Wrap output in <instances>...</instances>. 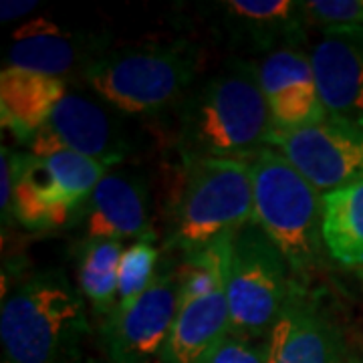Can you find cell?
Instances as JSON below:
<instances>
[{
  "label": "cell",
  "instance_id": "ac0fdd59",
  "mask_svg": "<svg viewBox=\"0 0 363 363\" xmlns=\"http://www.w3.org/2000/svg\"><path fill=\"white\" fill-rule=\"evenodd\" d=\"M230 337L226 289L182 305L160 363H208Z\"/></svg>",
  "mask_w": 363,
  "mask_h": 363
},
{
  "label": "cell",
  "instance_id": "d6986e66",
  "mask_svg": "<svg viewBox=\"0 0 363 363\" xmlns=\"http://www.w3.org/2000/svg\"><path fill=\"white\" fill-rule=\"evenodd\" d=\"M323 247L331 259L347 267H363V180L323 194Z\"/></svg>",
  "mask_w": 363,
  "mask_h": 363
},
{
  "label": "cell",
  "instance_id": "d4e9b609",
  "mask_svg": "<svg viewBox=\"0 0 363 363\" xmlns=\"http://www.w3.org/2000/svg\"><path fill=\"white\" fill-rule=\"evenodd\" d=\"M23 154H14L13 150L2 147L0 157V210H2V224L13 216L14 218V188H16V174Z\"/></svg>",
  "mask_w": 363,
  "mask_h": 363
},
{
  "label": "cell",
  "instance_id": "cb8c5ba5",
  "mask_svg": "<svg viewBox=\"0 0 363 363\" xmlns=\"http://www.w3.org/2000/svg\"><path fill=\"white\" fill-rule=\"evenodd\" d=\"M267 347L264 341L230 337L222 343L208 363H264Z\"/></svg>",
  "mask_w": 363,
  "mask_h": 363
},
{
  "label": "cell",
  "instance_id": "5bb4252c",
  "mask_svg": "<svg viewBox=\"0 0 363 363\" xmlns=\"http://www.w3.org/2000/svg\"><path fill=\"white\" fill-rule=\"evenodd\" d=\"M309 57L327 116L363 128V37L325 35Z\"/></svg>",
  "mask_w": 363,
  "mask_h": 363
},
{
  "label": "cell",
  "instance_id": "7402d4cb",
  "mask_svg": "<svg viewBox=\"0 0 363 363\" xmlns=\"http://www.w3.org/2000/svg\"><path fill=\"white\" fill-rule=\"evenodd\" d=\"M160 250L154 240H135L123 250L119 264L117 305L113 311H123L133 305L152 286L157 277Z\"/></svg>",
  "mask_w": 363,
  "mask_h": 363
},
{
  "label": "cell",
  "instance_id": "4316f807",
  "mask_svg": "<svg viewBox=\"0 0 363 363\" xmlns=\"http://www.w3.org/2000/svg\"><path fill=\"white\" fill-rule=\"evenodd\" d=\"M347 363H363V355H359V353H351L350 362Z\"/></svg>",
  "mask_w": 363,
  "mask_h": 363
},
{
  "label": "cell",
  "instance_id": "30bf717a",
  "mask_svg": "<svg viewBox=\"0 0 363 363\" xmlns=\"http://www.w3.org/2000/svg\"><path fill=\"white\" fill-rule=\"evenodd\" d=\"M264 347V363H347L351 357L335 317L301 285L293 289Z\"/></svg>",
  "mask_w": 363,
  "mask_h": 363
},
{
  "label": "cell",
  "instance_id": "52a82bcc",
  "mask_svg": "<svg viewBox=\"0 0 363 363\" xmlns=\"http://www.w3.org/2000/svg\"><path fill=\"white\" fill-rule=\"evenodd\" d=\"M111 166L77 156L23 154L14 188V218L28 230H57L83 212Z\"/></svg>",
  "mask_w": 363,
  "mask_h": 363
},
{
  "label": "cell",
  "instance_id": "6da1fadb",
  "mask_svg": "<svg viewBox=\"0 0 363 363\" xmlns=\"http://www.w3.org/2000/svg\"><path fill=\"white\" fill-rule=\"evenodd\" d=\"M272 119L259 65L230 59L182 101L180 152L190 160L250 162L269 147Z\"/></svg>",
  "mask_w": 363,
  "mask_h": 363
},
{
  "label": "cell",
  "instance_id": "9c48e42d",
  "mask_svg": "<svg viewBox=\"0 0 363 363\" xmlns=\"http://www.w3.org/2000/svg\"><path fill=\"white\" fill-rule=\"evenodd\" d=\"M180 307V271L164 269L133 305L107 317L104 343L109 363H154L160 359Z\"/></svg>",
  "mask_w": 363,
  "mask_h": 363
},
{
  "label": "cell",
  "instance_id": "e0dca14e",
  "mask_svg": "<svg viewBox=\"0 0 363 363\" xmlns=\"http://www.w3.org/2000/svg\"><path fill=\"white\" fill-rule=\"evenodd\" d=\"M65 95V79L4 67L0 73L2 128L28 145Z\"/></svg>",
  "mask_w": 363,
  "mask_h": 363
},
{
  "label": "cell",
  "instance_id": "7c38bea8",
  "mask_svg": "<svg viewBox=\"0 0 363 363\" xmlns=\"http://www.w3.org/2000/svg\"><path fill=\"white\" fill-rule=\"evenodd\" d=\"M214 13L226 40L250 52L298 49L311 25L305 2L295 0H224Z\"/></svg>",
  "mask_w": 363,
  "mask_h": 363
},
{
  "label": "cell",
  "instance_id": "8992f818",
  "mask_svg": "<svg viewBox=\"0 0 363 363\" xmlns=\"http://www.w3.org/2000/svg\"><path fill=\"white\" fill-rule=\"evenodd\" d=\"M295 285L291 264L264 230L250 220L233 238L226 298L233 337L264 341Z\"/></svg>",
  "mask_w": 363,
  "mask_h": 363
},
{
  "label": "cell",
  "instance_id": "5b68a950",
  "mask_svg": "<svg viewBox=\"0 0 363 363\" xmlns=\"http://www.w3.org/2000/svg\"><path fill=\"white\" fill-rule=\"evenodd\" d=\"M83 73L111 107L131 116L156 113L186 99L198 75V52L188 43L104 52Z\"/></svg>",
  "mask_w": 363,
  "mask_h": 363
},
{
  "label": "cell",
  "instance_id": "4fadbf2b",
  "mask_svg": "<svg viewBox=\"0 0 363 363\" xmlns=\"http://www.w3.org/2000/svg\"><path fill=\"white\" fill-rule=\"evenodd\" d=\"M259 79L272 130H297L327 117L307 52L281 49L267 55L259 63Z\"/></svg>",
  "mask_w": 363,
  "mask_h": 363
},
{
  "label": "cell",
  "instance_id": "7a4b0ae2",
  "mask_svg": "<svg viewBox=\"0 0 363 363\" xmlns=\"http://www.w3.org/2000/svg\"><path fill=\"white\" fill-rule=\"evenodd\" d=\"M87 333L85 297L61 269L28 277L2 303L4 363H77Z\"/></svg>",
  "mask_w": 363,
  "mask_h": 363
},
{
  "label": "cell",
  "instance_id": "ba28073f",
  "mask_svg": "<svg viewBox=\"0 0 363 363\" xmlns=\"http://www.w3.org/2000/svg\"><path fill=\"white\" fill-rule=\"evenodd\" d=\"M269 147L321 194L363 180V128L337 117L297 130H272Z\"/></svg>",
  "mask_w": 363,
  "mask_h": 363
},
{
  "label": "cell",
  "instance_id": "8fae6325",
  "mask_svg": "<svg viewBox=\"0 0 363 363\" xmlns=\"http://www.w3.org/2000/svg\"><path fill=\"white\" fill-rule=\"evenodd\" d=\"M26 147L30 156L77 154L113 166L128 156L130 143L101 105L67 93Z\"/></svg>",
  "mask_w": 363,
  "mask_h": 363
},
{
  "label": "cell",
  "instance_id": "2e32d148",
  "mask_svg": "<svg viewBox=\"0 0 363 363\" xmlns=\"http://www.w3.org/2000/svg\"><path fill=\"white\" fill-rule=\"evenodd\" d=\"M13 47L9 51V65L35 71L51 77H61L73 69L83 71L101 55L99 40L87 35L65 30L47 18H37L23 25L13 35Z\"/></svg>",
  "mask_w": 363,
  "mask_h": 363
},
{
  "label": "cell",
  "instance_id": "9a60e30c",
  "mask_svg": "<svg viewBox=\"0 0 363 363\" xmlns=\"http://www.w3.org/2000/svg\"><path fill=\"white\" fill-rule=\"evenodd\" d=\"M81 214L87 240H156L145 186L125 174L109 172L97 184Z\"/></svg>",
  "mask_w": 363,
  "mask_h": 363
},
{
  "label": "cell",
  "instance_id": "277c9868",
  "mask_svg": "<svg viewBox=\"0 0 363 363\" xmlns=\"http://www.w3.org/2000/svg\"><path fill=\"white\" fill-rule=\"evenodd\" d=\"M252 220V172L245 160H190L172 212L166 248L190 255Z\"/></svg>",
  "mask_w": 363,
  "mask_h": 363
},
{
  "label": "cell",
  "instance_id": "603a6c76",
  "mask_svg": "<svg viewBox=\"0 0 363 363\" xmlns=\"http://www.w3.org/2000/svg\"><path fill=\"white\" fill-rule=\"evenodd\" d=\"M309 23L325 35L363 37V0H311L305 2Z\"/></svg>",
  "mask_w": 363,
  "mask_h": 363
},
{
  "label": "cell",
  "instance_id": "484cf974",
  "mask_svg": "<svg viewBox=\"0 0 363 363\" xmlns=\"http://www.w3.org/2000/svg\"><path fill=\"white\" fill-rule=\"evenodd\" d=\"M0 6H2V9H0V21H2V23H13V21H18L21 16L33 13V11L39 6V2H35V0H30V2L9 0V2H6V0H4Z\"/></svg>",
  "mask_w": 363,
  "mask_h": 363
},
{
  "label": "cell",
  "instance_id": "ffe728a7",
  "mask_svg": "<svg viewBox=\"0 0 363 363\" xmlns=\"http://www.w3.org/2000/svg\"><path fill=\"white\" fill-rule=\"evenodd\" d=\"M123 247L117 240H85L79 250V291L93 311L111 315L117 305Z\"/></svg>",
  "mask_w": 363,
  "mask_h": 363
},
{
  "label": "cell",
  "instance_id": "44dd1931",
  "mask_svg": "<svg viewBox=\"0 0 363 363\" xmlns=\"http://www.w3.org/2000/svg\"><path fill=\"white\" fill-rule=\"evenodd\" d=\"M233 238L234 234L216 240L202 250L184 255V264L178 269L182 281V305L226 289Z\"/></svg>",
  "mask_w": 363,
  "mask_h": 363
},
{
  "label": "cell",
  "instance_id": "3957f363",
  "mask_svg": "<svg viewBox=\"0 0 363 363\" xmlns=\"http://www.w3.org/2000/svg\"><path fill=\"white\" fill-rule=\"evenodd\" d=\"M252 222L277 245L301 286H309L321 262L323 194L277 150L264 147L250 160Z\"/></svg>",
  "mask_w": 363,
  "mask_h": 363
}]
</instances>
